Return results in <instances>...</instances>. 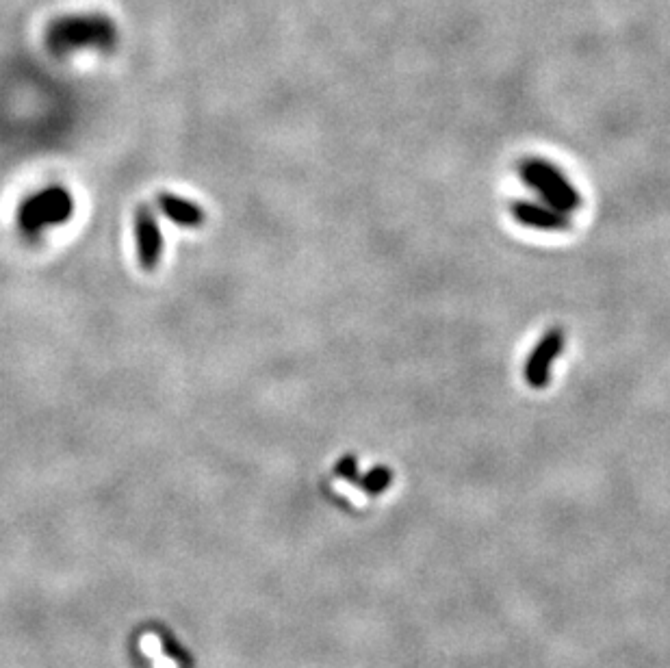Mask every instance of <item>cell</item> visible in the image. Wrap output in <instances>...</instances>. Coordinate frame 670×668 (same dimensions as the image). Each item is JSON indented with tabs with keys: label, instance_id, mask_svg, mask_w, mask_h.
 Wrapping results in <instances>:
<instances>
[{
	"label": "cell",
	"instance_id": "6da1fadb",
	"mask_svg": "<svg viewBox=\"0 0 670 668\" xmlns=\"http://www.w3.org/2000/svg\"><path fill=\"white\" fill-rule=\"evenodd\" d=\"M118 42V27L102 14H70L46 29V46L59 57L79 50H111Z\"/></svg>",
	"mask_w": 670,
	"mask_h": 668
},
{
	"label": "cell",
	"instance_id": "7a4b0ae2",
	"mask_svg": "<svg viewBox=\"0 0 670 668\" xmlns=\"http://www.w3.org/2000/svg\"><path fill=\"white\" fill-rule=\"evenodd\" d=\"M74 215V198L66 187H46L37 194L29 196L20 204L18 222L24 233L35 237L42 235L44 230L61 226L72 220Z\"/></svg>",
	"mask_w": 670,
	"mask_h": 668
},
{
	"label": "cell",
	"instance_id": "3957f363",
	"mask_svg": "<svg viewBox=\"0 0 670 668\" xmlns=\"http://www.w3.org/2000/svg\"><path fill=\"white\" fill-rule=\"evenodd\" d=\"M519 174L523 178V183L534 189L549 207L569 215L582 207V196H579V191L553 163L545 159H525L519 165Z\"/></svg>",
	"mask_w": 670,
	"mask_h": 668
},
{
	"label": "cell",
	"instance_id": "277c9868",
	"mask_svg": "<svg viewBox=\"0 0 670 668\" xmlns=\"http://www.w3.org/2000/svg\"><path fill=\"white\" fill-rule=\"evenodd\" d=\"M564 348V330L551 328L545 332V337L536 343L530 358L525 363V380L532 389H545L551 378L553 363L558 361Z\"/></svg>",
	"mask_w": 670,
	"mask_h": 668
},
{
	"label": "cell",
	"instance_id": "5b68a950",
	"mask_svg": "<svg viewBox=\"0 0 670 668\" xmlns=\"http://www.w3.org/2000/svg\"><path fill=\"white\" fill-rule=\"evenodd\" d=\"M135 237H137V259L144 272L157 269L163 254V235L150 204H139L135 211Z\"/></svg>",
	"mask_w": 670,
	"mask_h": 668
},
{
	"label": "cell",
	"instance_id": "8992f818",
	"mask_svg": "<svg viewBox=\"0 0 670 668\" xmlns=\"http://www.w3.org/2000/svg\"><path fill=\"white\" fill-rule=\"evenodd\" d=\"M510 211H512L514 220L527 228L547 230V233H564V230L571 228L569 213L553 209L549 207V204L519 200V202H512Z\"/></svg>",
	"mask_w": 670,
	"mask_h": 668
},
{
	"label": "cell",
	"instance_id": "52a82bcc",
	"mask_svg": "<svg viewBox=\"0 0 670 668\" xmlns=\"http://www.w3.org/2000/svg\"><path fill=\"white\" fill-rule=\"evenodd\" d=\"M157 204L159 211L167 217V220H172L174 224L183 228H200L206 222V213L202 211V207H198L196 202H191L187 198L161 191L157 196Z\"/></svg>",
	"mask_w": 670,
	"mask_h": 668
},
{
	"label": "cell",
	"instance_id": "ba28073f",
	"mask_svg": "<svg viewBox=\"0 0 670 668\" xmlns=\"http://www.w3.org/2000/svg\"><path fill=\"white\" fill-rule=\"evenodd\" d=\"M393 482V471L386 467V465H376V467H371L369 471L365 473H360V478H358V486H360V491L371 495V497H378L382 493H386V488L391 486Z\"/></svg>",
	"mask_w": 670,
	"mask_h": 668
},
{
	"label": "cell",
	"instance_id": "9c48e42d",
	"mask_svg": "<svg viewBox=\"0 0 670 668\" xmlns=\"http://www.w3.org/2000/svg\"><path fill=\"white\" fill-rule=\"evenodd\" d=\"M334 473L339 475V478L347 480V482H352L356 484L358 478H360V467H358V458L356 456H343L339 462H337V467H334Z\"/></svg>",
	"mask_w": 670,
	"mask_h": 668
}]
</instances>
